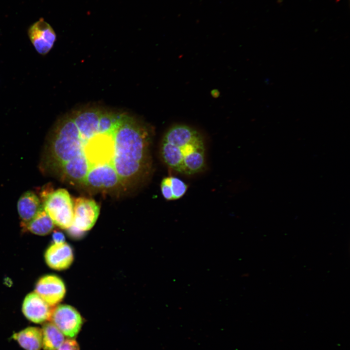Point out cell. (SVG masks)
I'll use <instances>...</instances> for the list:
<instances>
[{
	"mask_svg": "<svg viewBox=\"0 0 350 350\" xmlns=\"http://www.w3.org/2000/svg\"><path fill=\"white\" fill-rule=\"evenodd\" d=\"M125 113L88 107L67 114L61 177L96 189L121 184L115 170L116 132Z\"/></svg>",
	"mask_w": 350,
	"mask_h": 350,
	"instance_id": "1",
	"label": "cell"
},
{
	"mask_svg": "<svg viewBox=\"0 0 350 350\" xmlns=\"http://www.w3.org/2000/svg\"><path fill=\"white\" fill-rule=\"evenodd\" d=\"M164 163L172 170L192 175L206 167V147L201 133L184 124H176L165 133L160 145Z\"/></svg>",
	"mask_w": 350,
	"mask_h": 350,
	"instance_id": "2",
	"label": "cell"
},
{
	"mask_svg": "<svg viewBox=\"0 0 350 350\" xmlns=\"http://www.w3.org/2000/svg\"><path fill=\"white\" fill-rule=\"evenodd\" d=\"M44 210L54 225L63 229H68L73 220V200L65 189L54 191L50 186L44 187L40 193Z\"/></svg>",
	"mask_w": 350,
	"mask_h": 350,
	"instance_id": "3",
	"label": "cell"
},
{
	"mask_svg": "<svg viewBox=\"0 0 350 350\" xmlns=\"http://www.w3.org/2000/svg\"><path fill=\"white\" fill-rule=\"evenodd\" d=\"M72 200L73 220L71 226L83 232L90 229L99 216V206L91 199L78 197Z\"/></svg>",
	"mask_w": 350,
	"mask_h": 350,
	"instance_id": "4",
	"label": "cell"
},
{
	"mask_svg": "<svg viewBox=\"0 0 350 350\" xmlns=\"http://www.w3.org/2000/svg\"><path fill=\"white\" fill-rule=\"evenodd\" d=\"M50 319L64 335L70 337L77 334L82 325L80 314L68 305H60L54 308Z\"/></svg>",
	"mask_w": 350,
	"mask_h": 350,
	"instance_id": "5",
	"label": "cell"
},
{
	"mask_svg": "<svg viewBox=\"0 0 350 350\" xmlns=\"http://www.w3.org/2000/svg\"><path fill=\"white\" fill-rule=\"evenodd\" d=\"M28 35L35 51L42 55L51 51L56 38L54 31L43 18H40L29 27Z\"/></svg>",
	"mask_w": 350,
	"mask_h": 350,
	"instance_id": "6",
	"label": "cell"
},
{
	"mask_svg": "<svg viewBox=\"0 0 350 350\" xmlns=\"http://www.w3.org/2000/svg\"><path fill=\"white\" fill-rule=\"evenodd\" d=\"M35 292L48 304L53 307L63 298L66 289L59 277L49 275L39 279L35 285Z\"/></svg>",
	"mask_w": 350,
	"mask_h": 350,
	"instance_id": "7",
	"label": "cell"
},
{
	"mask_svg": "<svg viewBox=\"0 0 350 350\" xmlns=\"http://www.w3.org/2000/svg\"><path fill=\"white\" fill-rule=\"evenodd\" d=\"M52 307L35 292L31 293L23 301L22 311L30 321L42 323L50 319L53 309Z\"/></svg>",
	"mask_w": 350,
	"mask_h": 350,
	"instance_id": "8",
	"label": "cell"
},
{
	"mask_svg": "<svg viewBox=\"0 0 350 350\" xmlns=\"http://www.w3.org/2000/svg\"><path fill=\"white\" fill-rule=\"evenodd\" d=\"M47 264L51 268L57 270L68 268L73 262L72 248L66 243L51 245L45 253Z\"/></svg>",
	"mask_w": 350,
	"mask_h": 350,
	"instance_id": "9",
	"label": "cell"
},
{
	"mask_svg": "<svg viewBox=\"0 0 350 350\" xmlns=\"http://www.w3.org/2000/svg\"><path fill=\"white\" fill-rule=\"evenodd\" d=\"M42 207L38 196L33 192L27 191L19 197L17 209L22 227L30 222Z\"/></svg>",
	"mask_w": 350,
	"mask_h": 350,
	"instance_id": "10",
	"label": "cell"
},
{
	"mask_svg": "<svg viewBox=\"0 0 350 350\" xmlns=\"http://www.w3.org/2000/svg\"><path fill=\"white\" fill-rule=\"evenodd\" d=\"M12 338L25 350H40L42 347V330L38 327H27L14 333Z\"/></svg>",
	"mask_w": 350,
	"mask_h": 350,
	"instance_id": "11",
	"label": "cell"
},
{
	"mask_svg": "<svg viewBox=\"0 0 350 350\" xmlns=\"http://www.w3.org/2000/svg\"><path fill=\"white\" fill-rule=\"evenodd\" d=\"M188 185L178 177L169 176L164 177L160 183L162 196L167 200H175L183 197Z\"/></svg>",
	"mask_w": 350,
	"mask_h": 350,
	"instance_id": "12",
	"label": "cell"
},
{
	"mask_svg": "<svg viewBox=\"0 0 350 350\" xmlns=\"http://www.w3.org/2000/svg\"><path fill=\"white\" fill-rule=\"evenodd\" d=\"M54 225L52 219L42 206L34 218L22 228L32 233L42 236L50 233L52 230Z\"/></svg>",
	"mask_w": 350,
	"mask_h": 350,
	"instance_id": "13",
	"label": "cell"
},
{
	"mask_svg": "<svg viewBox=\"0 0 350 350\" xmlns=\"http://www.w3.org/2000/svg\"><path fill=\"white\" fill-rule=\"evenodd\" d=\"M44 350H57L64 340V334L52 322H45L41 329Z\"/></svg>",
	"mask_w": 350,
	"mask_h": 350,
	"instance_id": "14",
	"label": "cell"
},
{
	"mask_svg": "<svg viewBox=\"0 0 350 350\" xmlns=\"http://www.w3.org/2000/svg\"><path fill=\"white\" fill-rule=\"evenodd\" d=\"M57 350H80L77 342L73 339L64 340Z\"/></svg>",
	"mask_w": 350,
	"mask_h": 350,
	"instance_id": "15",
	"label": "cell"
},
{
	"mask_svg": "<svg viewBox=\"0 0 350 350\" xmlns=\"http://www.w3.org/2000/svg\"><path fill=\"white\" fill-rule=\"evenodd\" d=\"M52 239L55 244L64 243L65 240L64 234L59 231H54L53 232Z\"/></svg>",
	"mask_w": 350,
	"mask_h": 350,
	"instance_id": "16",
	"label": "cell"
}]
</instances>
